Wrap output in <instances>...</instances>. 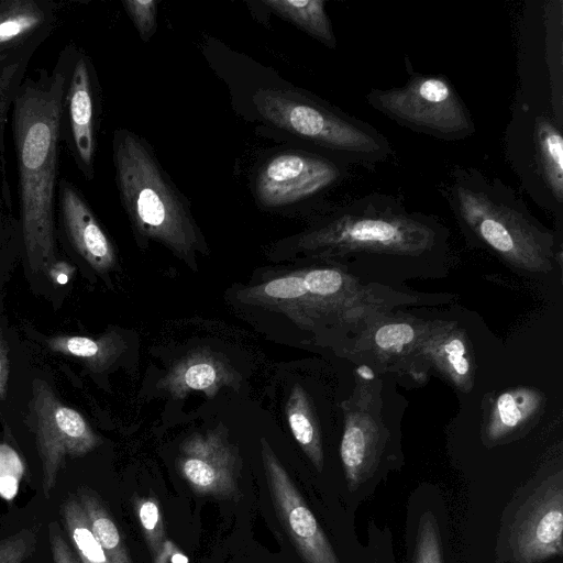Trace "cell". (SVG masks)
<instances>
[{
	"label": "cell",
	"mask_w": 563,
	"mask_h": 563,
	"mask_svg": "<svg viewBox=\"0 0 563 563\" xmlns=\"http://www.w3.org/2000/svg\"><path fill=\"white\" fill-rule=\"evenodd\" d=\"M53 352L81 360L93 372L108 368L122 353L124 344L114 332L98 338L56 335L46 340Z\"/></svg>",
	"instance_id": "d6986e66"
},
{
	"label": "cell",
	"mask_w": 563,
	"mask_h": 563,
	"mask_svg": "<svg viewBox=\"0 0 563 563\" xmlns=\"http://www.w3.org/2000/svg\"><path fill=\"white\" fill-rule=\"evenodd\" d=\"M113 157L121 200L135 229L185 258L200 250L190 213L139 136L117 131Z\"/></svg>",
	"instance_id": "277c9868"
},
{
	"label": "cell",
	"mask_w": 563,
	"mask_h": 563,
	"mask_svg": "<svg viewBox=\"0 0 563 563\" xmlns=\"http://www.w3.org/2000/svg\"><path fill=\"white\" fill-rule=\"evenodd\" d=\"M563 126L552 115L515 99L504 133V153L530 199L554 216L563 213Z\"/></svg>",
	"instance_id": "8992f818"
},
{
	"label": "cell",
	"mask_w": 563,
	"mask_h": 563,
	"mask_svg": "<svg viewBox=\"0 0 563 563\" xmlns=\"http://www.w3.org/2000/svg\"><path fill=\"white\" fill-rule=\"evenodd\" d=\"M37 533L23 528L0 540V563H23L35 550Z\"/></svg>",
	"instance_id": "f546056e"
},
{
	"label": "cell",
	"mask_w": 563,
	"mask_h": 563,
	"mask_svg": "<svg viewBox=\"0 0 563 563\" xmlns=\"http://www.w3.org/2000/svg\"><path fill=\"white\" fill-rule=\"evenodd\" d=\"M24 472L19 456L10 448L0 446V497L7 501L15 498Z\"/></svg>",
	"instance_id": "4dcf8cb0"
},
{
	"label": "cell",
	"mask_w": 563,
	"mask_h": 563,
	"mask_svg": "<svg viewBox=\"0 0 563 563\" xmlns=\"http://www.w3.org/2000/svg\"><path fill=\"white\" fill-rule=\"evenodd\" d=\"M241 467L238 450L218 429L194 433L180 444L177 468L198 495L234 498Z\"/></svg>",
	"instance_id": "7c38bea8"
},
{
	"label": "cell",
	"mask_w": 563,
	"mask_h": 563,
	"mask_svg": "<svg viewBox=\"0 0 563 563\" xmlns=\"http://www.w3.org/2000/svg\"><path fill=\"white\" fill-rule=\"evenodd\" d=\"M263 468L273 505L305 563H340L330 541L271 445L261 441Z\"/></svg>",
	"instance_id": "8fae6325"
},
{
	"label": "cell",
	"mask_w": 563,
	"mask_h": 563,
	"mask_svg": "<svg viewBox=\"0 0 563 563\" xmlns=\"http://www.w3.org/2000/svg\"><path fill=\"white\" fill-rule=\"evenodd\" d=\"M10 374V361L8 349L0 336V399L4 398L8 390V382Z\"/></svg>",
	"instance_id": "e575fe53"
},
{
	"label": "cell",
	"mask_w": 563,
	"mask_h": 563,
	"mask_svg": "<svg viewBox=\"0 0 563 563\" xmlns=\"http://www.w3.org/2000/svg\"><path fill=\"white\" fill-rule=\"evenodd\" d=\"M31 408L42 464V489L48 498L67 457H79L100 445V438L77 410L64 405L49 385L32 383Z\"/></svg>",
	"instance_id": "9c48e42d"
},
{
	"label": "cell",
	"mask_w": 563,
	"mask_h": 563,
	"mask_svg": "<svg viewBox=\"0 0 563 563\" xmlns=\"http://www.w3.org/2000/svg\"><path fill=\"white\" fill-rule=\"evenodd\" d=\"M309 295L329 301L330 303H345L346 306L361 299V292L353 279L334 268L310 269L301 274Z\"/></svg>",
	"instance_id": "d4e9b609"
},
{
	"label": "cell",
	"mask_w": 563,
	"mask_h": 563,
	"mask_svg": "<svg viewBox=\"0 0 563 563\" xmlns=\"http://www.w3.org/2000/svg\"><path fill=\"white\" fill-rule=\"evenodd\" d=\"M356 373L358 374V376L361 378H363L365 380H372L375 376L373 369L365 364L360 365L356 369Z\"/></svg>",
	"instance_id": "d590c367"
},
{
	"label": "cell",
	"mask_w": 563,
	"mask_h": 563,
	"mask_svg": "<svg viewBox=\"0 0 563 563\" xmlns=\"http://www.w3.org/2000/svg\"><path fill=\"white\" fill-rule=\"evenodd\" d=\"M287 421L290 431L313 466L323 468V449L319 426L306 391L296 385L292 387L286 405Z\"/></svg>",
	"instance_id": "44dd1931"
},
{
	"label": "cell",
	"mask_w": 563,
	"mask_h": 563,
	"mask_svg": "<svg viewBox=\"0 0 563 563\" xmlns=\"http://www.w3.org/2000/svg\"><path fill=\"white\" fill-rule=\"evenodd\" d=\"M65 529L81 563H110L91 531L87 515L77 496H68L60 505Z\"/></svg>",
	"instance_id": "cb8c5ba5"
},
{
	"label": "cell",
	"mask_w": 563,
	"mask_h": 563,
	"mask_svg": "<svg viewBox=\"0 0 563 563\" xmlns=\"http://www.w3.org/2000/svg\"><path fill=\"white\" fill-rule=\"evenodd\" d=\"M384 439L382 426L365 409L345 415L340 455L350 490H355L375 471Z\"/></svg>",
	"instance_id": "5bb4252c"
},
{
	"label": "cell",
	"mask_w": 563,
	"mask_h": 563,
	"mask_svg": "<svg viewBox=\"0 0 563 563\" xmlns=\"http://www.w3.org/2000/svg\"><path fill=\"white\" fill-rule=\"evenodd\" d=\"M541 396L537 390L517 388L498 396L487 424V435L495 441L525 424L540 409Z\"/></svg>",
	"instance_id": "ffe728a7"
},
{
	"label": "cell",
	"mask_w": 563,
	"mask_h": 563,
	"mask_svg": "<svg viewBox=\"0 0 563 563\" xmlns=\"http://www.w3.org/2000/svg\"><path fill=\"white\" fill-rule=\"evenodd\" d=\"M444 232L435 218L410 211L400 197L372 192L330 211L299 239L298 246L320 256L416 257L441 244Z\"/></svg>",
	"instance_id": "3957f363"
},
{
	"label": "cell",
	"mask_w": 563,
	"mask_h": 563,
	"mask_svg": "<svg viewBox=\"0 0 563 563\" xmlns=\"http://www.w3.org/2000/svg\"><path fill=\"white\" fill-rule=\"evenodd\" d=\"M517 98L563 126V3L528 1L518 25Z\"/></svg>",
	"instance_id": "ba28073f"
},
{
	"label": "cell",
	"mask_w": 563,
	"mask_h": 563,
	"mask_svg": "<svg viewBox=\"0 0 563 563\" xmlns=\"http://www.w3.org/2000/svg\"><path fill=\"white\" fill-rule=\"evenodd\" d=\"M347 165L309 153H283L269 159L256 178V196L265 207H280L318 194L341 183Z\"/></svg>",
	"instance_id": "30bf717a"
},
{
	"label": "cell",
	"mask_w": 563,
	"mask_h": 563,
	"mask_svg": "<svg viewBox=\"0 0 563 563\" xmlns=\"http://www.w3.org/2000/svg\"><path fill=\"white\" fill-rule=\"evenodd\" d=\"M235 380L236 374L224 357L199 350L174 364L158 386L177 399L191 391H202L211 398Z\"/></svg>",
	"instance_id": "2e32d148"
},
{
	"label": "cell",
	"mask_w": 563,
	"mask_h": 563,
	"mask_svg": "<svg viewBox=\"0 0 563 563\" xmlns=\"http://www.w3.org/2000/svg\"><path fill=\"white\" fill-rule=\"evenodd\" d=\"M133 506L148 550L156 562L161 559L166 544L159 504L154 497L137 496L133 499Z\"/></svg>",
	"instance_id": "83f0119b"
},
{
	"label": "cell",
	"mask_w": 563,
	"mask_h": 563,
	"mask_svg": "<svg viewBox=\"0 0 563 563\" xmlns=\"http://www.w3.org/2000/svg\"><path fill=\"white\" fill-rule=\"evenodd\" d=\"M417 325L408 321H391L375 328L373 346L383 356H400L413 345L417 346L422 333Z\"/></svg>",
	"instance_id": "4316f807"
},
{
	"label": "cell",
	"mask_w": 563,
	"mask_h": 563,
	"mask_svg": "<svg viewBox=\"0 0 563 563\" xmlns=\"http://www.w3.org/2000/svg\"><path fill=\"white\" fill-rule=\"evenodd\" d=\"M406 68L409 77L404 86L371 89L365 101L396 123L438 140L474 135L472 114L446 76L416 73L407 57Z\"/></svg>",
	"instance_id": "52a82bcc"
},
{
	"label": "cell",
	"mask_w": 563,
	"mask_h": 563,
	"mask_svg": "<svg viewBox=\"0 0 563 563\" xmlns=\"http://www.w3.org/2000/svg\"><path fill=\"white\" fill-rule=\"evenodd\" d=\"M415 563H443L438 525L429 512L424 514L419 521Z\"/></svg>",
	"instance_id": "f1b7e54d"
},
{
	"label": "cell",
	"mask_w": 563,
	"mask_h": 563,
	"mask_svg": "<svg viewBox=\"0 0 563 563\" xmlns=\"http://www.w3.org/2000/svg\"><path fill=\"white\" fill-rule=\"evenodd\" d=\"M76 496L109 562L133 563L120 529L97 494L89 488L80 487Z\"/></svg>",
	"instance_id": "7402d4cb"
},
{
	"label": "cell",
	"mask_w": 563,
	"mask_h": 563,
	"mask_svg": "<svg viewBox=\"0 0 563 563\" xmlns=\"http://www.w3.org/2000/svg\"><path fill=\"white\" fill-rule=\"evenodd\" d=\"M253 103L267 122L334 153L346 165L369 168L393 156L388 139L372 124L308 96L260 89Z\"/></svg>",
	"instance_id": "5b68a950"
},
{
	"label": "cell",
	"mask_w": 563,
	"mask_h": 563,
	"mask_svg": "<svg viewBox=\"0 0 563 563\" xmlns=\"http://www.w3.org/2000/svg\"><path fill=\"white\" fill-rule=\"evenodd\" d=\"M48 540L54 563H81L65 540L57 521H52L48 525Z\"/></svg>",
	"instance_id": "836d02e7"
},
{
	"label": "cell",
	"mask_w": 563,
	"mask_h": 563,
	"mask_svg": "<svg viewBox=\"0 0 563 563\" xmlns=\"http://www.w3.org/2000/svg\"><path fill=\"white\" fill-rule=\"evenodd\" d=\"M273 12L292 22L324 45L334 48L336 40L322 0H265Z\"/></svg>",
	"instance_id": "603a6c76"
},
{
	"label": "cell",
	"mask_w": 563,
	"mask_h": 563,
	"mask_svg": "<svg viewBox=\"0 0 563 563\" xmlns=\"http://www.w3.org/2000/svg\"><path fill=\"white\" fill-rule=\"evenodd\" d=\"M43 20V12L34 1L4 2L0 8V46L13 43L30 33Z\"/></svg>",
	"instance_id": "484cf974"
},
{
	"label": "cell",
	"mask_w": 563,
	"mask_h": 563,
	"mask_svg": "<svg viewBox=\"0 0 563 563\" xmlns=\"http://www.w3.org/2000/svg\"><path fill=\"white\" fill-rule=\"evenodd\" d=\"M261 296L272 300H298L309 296L302 275H288L273 279L261 287Z\"/></svg>",
	"instance_id": "1f68e13d"
},
{
	"label": "cell",
	"mask_w": 563,
	"mask_h": 563,
	"mask_svg": "<svg viewBox=\"0 0 563 563\" xmlns=\"http://www.w3.org/2000/svg\"><path fill=\"white\" fill-rule=\"evenodd\" d=\"M456 222L474 241L510 265L547 273L555 260L554 234L529 211L521 196L497 177L454 166L441 186Z\"/></svg>",
	"instance_id": "6da1fadb"
},
{
	"label": "cell",
	"mask_w": 563,
	"mask_h": 563,
	"mask_svg": "<svg viewBox=\"0 0 563 563\" xmlns=\"http://www.w3.org/2000/svg\"><path fill=\"white\" fill-rule=\"evenodd\" d=\"M123 7L132 19L143 41H147L156 29L157 2L128 0Z\"/></svg>",
	"instance_id": "d6a6232c"
},
{
	"label": "cell",
	"mask_w": 563,
	"mask_h": 563,
	"mask_svg": "<svg viewBox=\"0 0 563 563\" xmlns=\"http://www.w3.org/2000/svg\"><path fill=\"white\" fill-rule=\"evenodd\" d=\"M518 512L509 542L519 563H541L562 554L563 492L560 482L547 483Z\"/></svg>",
	"instance_id": "4fadbf2b"
},
{
	"label": "cell",
	"mask_w": 563,
	"mask_h": 563,
	"mask_svg": "<svg viewBox=\"0 0 563 563\" xmlns=\"http://www.w3.org/2000/svg\"><path fill=\"white\" fill-rule=\"evenodd\" d=\"M63 88L64 77L57 75L48 87L24 89L14 106L22 232L33 273L48 269L55 258L53 200Z\"/></svg>",
	"instance_id": "7a4b0ae2"
},
{
	"label": "cell",
	"mask_w": 563,
	"mask_h": 563,
	"mask_svg": "<svg viewBox=\"0 0 563 563\" xmlns=\"http://www.w3.org/2000/svg\"><path fill=\"white\" fill-rule=\"evenodd\" d=\"M69 113L76 150L80 159L89 166L93 157L95 142L89 75L84 59H79L74 68L69 89Z\"/></svg>",
	"instance_id": "ac0fdd59"
},
{
	"label": "cell",
	"mask_w": 563,
	"mask_h": 563,
	"mask_svg": "<svg viewBox=\"0 0 563 563\" xmlns=\"http://www.w3.org/2000/svg\"><path fill=\"white\" fill-rule=\"evenodd\" d=\"M417 346L462 390L472 386V362L464 333L449 327L424 331Z\"/></svg>",
	"instance_id": "e0dca14e"
},
{
	"label": "cell",
	"mask_w": 563,
	"mask_h": 563,
	"mask_svg": "<svg viewBox=\"0 0 563 563\" xmlns=\"http://www.w3.org/2000/svg\"><path fill=\"white\" fill-rule=\"evenodd\" d=\"M60 207L67 234L77 252L97 272L111 269L115 264L113 246L87 203L68 184L63 186Z\"/></svg>",
	"instance_id": "9a60e30c"
}]
</instances>
